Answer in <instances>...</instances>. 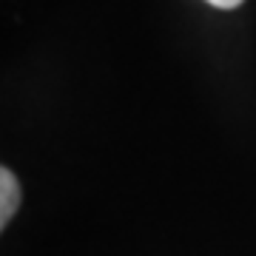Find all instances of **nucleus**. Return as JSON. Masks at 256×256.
<instances>
[{
    "mask_svg": "<svg viewBox=\"0 0 256 256\" xmlns=\"http://www.w3.org/2000/svg\"><path fill=\"white\" fill-rule=\"evenodd\" d=\"M20 205V182L9 168H0V225L6 228Z\"/></svg>",
    "mask_w": 256,
    "mask_h": 256,
    "instance_id": "nucleus-1",
    "label": "nucleus"
},
{
    "mask_svg": "<svg viewBox=\"0 0 256 256\" xmlns=\"http://www.w3.org/2000/svg\"><path fill=\"white\" fill-rule=\"evenodd\" d=\"M210 6H216V9H236L242 6V0H208Z\"/></svg>",
    "mask_w": 256,
    "mask_h": 256,
    "instance_id": "nucleus-2",
    "label": "nucleus"
}]
</instances>
